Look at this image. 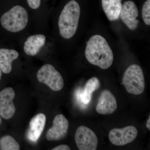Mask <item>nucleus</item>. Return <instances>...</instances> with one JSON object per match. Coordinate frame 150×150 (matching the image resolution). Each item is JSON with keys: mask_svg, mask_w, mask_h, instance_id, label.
Masks as SVG:
<instances>
[{"mask_svg": "<svg viewBox=\"0 0 150 150\" xmlns=\"http://www.w3.org/2000/svg\"><path fill=\"white\" fill-rule=\"evenodd\" d=\"M2 74V71L1 69V68H0V81H1V78Z\"/></svg>", "mask_w": 150, "mask_h": 150, "instance_id": "obj_22", "label": "nucleus"}, {"mask_svg": "<svg viewBox=\"0 0 150 150\" xmlns=\"http://www.w3.org/2000/svg\"><path fill=\"white\" fill-rule=\"evenodd\" d=\"M139 16L138 8L132 1H127L122 5L120 16L127 27L131 30H135L138 27L139 21L137 19Z\"/></svg>", "mask_w": 150, "mask_h": 150, "instance_id": "obj_10", "label": "nucleus"}, {"mask_svg": "<svg viewBox=\"0 0 150 150\" xmlns=\"http://www.w3.org/2000/svg\"><path fill=\"white\" fill-rule=\"evenodd\" d=\"M117 108V103L115 97L112 93L105 90L100 94L96 107V111L103 115L111 114Z\"/></svg>", "mask_w": 150, "mask_h": 150, "instance_id": "obj_11", "label": "nucleus"}, {"mask_svg": "<svg viewBox=\"0 0 150 150\" xmlns=\"http://www.w3.org/2000/svg\"><path fill=\"white\" fill-rule=\"evenodd\" d=\"M0 148L3 150H18L20 147L13 138L7 135L0 139Z\"/></svg>", "mask_w": 150, "mask_h": 150, "instance_id": "obj_17", "label": "nucleus"}, {"mask_svg": "<svg viewBox=\"0 0 150 150\" xmlns=\"http://www.w3.org/2000/svg\"><path fill=\"white\" fill-rule=\"evenodd\" d=\"M69 122L64 115L58 114L53 121V126L47 131L46 138L48 141H58L63 139L67 136Z\"/></svg>", "mask_w": 150, "mask_h": 150, "instance_id": "obj_8", "label": "nucleus"}, {"mask_svg": "<svg viewBox=\"0 0 150 150\" xmlns=\"http://www.w3.org/2000/svg\"><path fill=\"white\" fill-rule=\"evenodd\" d=\"M36 76L40 82L48 86L54 91H59L64 87V83L62 75L52 65H43L38 71Z\"/></svg>", "mask_w": 150, "mask_h": 150, "instance_id": "obj_5", "label": "nucleus"}, {"mask_svg": "<svg viewBox=\"0 0 150 150\" xmlns=\"http://www.w3.org/2000/svg\"><path fill=\"white\" fill-rule=\"evenodd\" d=\"M46 119V115L42 113H38L31 119L28 134L30 141L36 142L39 139L45 127Z\"/></svg>", "mask_w": 150, "mask_h": 150, "instance_id": "obj_12", "label": "nucleus"}, {"mask_svg": "<svg viewBox=\"0 0 150 150\" xmlns=\"http://www.w3.org/2000/svg\"><path fill=\"white\" fill-rule=\"evenodd\" d=\"M85 56L90 64L103 69H108L113 61L112 49L105 38L99 35H93L88 41Z\"/></svg>", "mask_w": 150, "mask_h": 150, "instance_id": "obj_1", "label": "nucleus"}, {"mask_svg": "<svg viewBox=\"0 0 150 150\" xmlns=\"http://www.w3.org/2000/svg\"><path fill=\"white\" fill-rule=\"evenodd\" d=\"M28 13L21 6L17 5L12 8L2 16V26L9 32L17 33L22 31L27 26Z\"/></svg>", "mask_w": 150, "mask_h": 150, "instance_id": "obj_3", "label": "nucleus"}, {"mask_svg": "<svg viewBox=\"0 0 150 150\" xmlns=\"http://www.w3.org/2000/svg\"><path fill=\"white\" fill-rule=\"evenodd\" d=\"M138 134V130L136 127L129 126L122 129H112L109 132L108 137L112 144L123 146L134 141Z\"/></svg>", "mask_w": 150, "mask_h": 150, "instance_id": "obj_7", "label": "nucleus"}, {"mask_svg": "<svg viewBox=\"0 0 150 150\" xmlns=\"http://www.w3.org/2000/svg\"><path fill=\"white\" fill-rule=\"evenodd\" d=\"M75 140L80 150H96L98 145L96 134L86 126H79L75 134Z\"/></svg>", "mask_w": 150, "mask_h": 150, "instance_id": "obj_6", "label": "nucleus"}, {"mask_svg": "<svg viewBox=\"0 0 150 150\" xmlns=\"http://www.w3.org/2000/svg\"><path fill=\"white\" fill-rule=\"evenodd\" d=\"M81 14L79 3L74 0L66 4L60 14L58 21L59 33L64 39H71L77 30Z\"/></svg>", "mask_w": 150, "mask_h": 150, "instance_id": "obj_2", "label": "nucleus"}, {"mask_svg": "<svg viewBox=\"0 0 150 150\" xmlns=\"http://www.w3.org/2000/svg\"><path fill=\"white\" fill-rule=\"evenodd\" d=\"M142 16L145 24L150 25V0H147L143 6Z\"/></svg>", "mask_w": 150, "mask_h": 150, "instance_id": "obj_18", "label": "nucleus"}, {"mask_svg": "<svg viewBox=\"0 0 150 150\" xmlns=\"http://www.w3.org/2000/svg\"><path fill=\"white\" fill-rule=\"evenodd\" d=\"M2 123V119L1 118V116H0V125H1V124Z\"/></svg>", "mask_w": 150, "mask_h": 150, "instance_id": "obj_23", "label": "nucleus"}, {"mask_svg": "<svg viewBox=\"0 0 150 150\" xmlns=\"http://www.w3.org/2000/svg\"><path fill=\"white\" fill-rule=\"evenodd\" d=\"M71 149L69 146L67 145H61L56 146L52 150H70Z\"/></svg>", "mask_w": 150, "mask_h": 150, "instance_id": "obj_20", "label": "nucleus"}, {"mask_svg": "<svg viewBox=\"0 0 150 150\" xmlns=\"http://www.w3.org/2000/svg\"><path fill=\"white\" fill-rule=\"evenodd\" d=\"M100 85L99 80L96 77L92 78L87 81L80 96L81 100L84 104L88 105L90 103L93 93L98 89Z\"/></svg>", "mask_w": 150, "mask_h": 150, "instance_id": "obj_16", "label": "nucleus"}, {"mask_svg": "<svg viewBox=\"0 0 150 150\" xmlns=\"http://www.w3.org/2000/svg\"><path fill=\"white\" fill-rule=\"evenodd\" d=\"M15 96L14 91L11 87L4 89L0 92V116L4 119H10L15 113L13 103Z\"/></svg>", "mask_w": 150, "mask_h": 150, "instance_id": "obj_9", "label": "nucleus"}, {"mask_svg": "<svg viewBox=\"0 0 150 150\" xmlns=\"http://www.w3.org/2000/svg\"><path fill=\"white\" fill-rule=\"evenodd\" d=\"M121 84L129 93L139 95L143 93L145 87L144 73L141 67L137 64L129 66L124 73Z\"/></svg>", "mask_w": 150, "mask_h": 150, "instance_id": "obj_4", "label": "nucleus"}, {"mask_svg": "<svg viewBox=\"0 0 150 150\" xmlns=\"http://www.w3.org/2000/svg\"><path fill=\"white\" fill-rule=\"evenodd\" d=\"M150 115L149 116V118L148 119L147 121L146 122V126L147 128H148L149 130H150Z\"/></svg>", "mask_w": 150, "mask_h": 150, "instance_id": "obj_21", "label": "nucleus"}, {"mask_svg": "<svg viewBox=\"0 0 150 150\" xmlns=\"http://www.w3.org/2000/svg\"><path fill=\"white\" fill-rule=\"evenodd\" d=\"M122 0H101L103 9L110 21H115L120 17Z\"/></svg>", "mask_w": 150, "mask_h": 150, "instance_id": "obj_15", "label": "nucleus"}, {"mask_svg": "<svg viewBox=\"0 0 150 150\" xmlns=\"http://www.w3.org/2000/svg\"><path fill=\"white\" fill-rule=\"evenodd\" d=\"M19 54L14 49L0 48V68L4 74H8L12 70V64L18 59Z\"/></svg>", "mask_w": 150, "mask_h": 150, "instance_id": "obj_14", "label": "nucleus"}, {"mask_svg": "<svg viewBox=\"0 0 150 150\" xmlns=\"http://www.w3.org/2000/svg\"><path fill=\"white\" fill-rule=\"evenodd\" d=\"M27 1L30 7L33 9L39 8L41 4V0H27Z\"/></svg>", "mask_w": 150, "mask_h": 150, "instance_id": "obj_19", "label": "nucleus"}, {"mask_svg": "<svg viewBox=\"0 0 150 150\" xmlns=\"http://www.w3.org/2000/svg\"><path fill=\"white\" fill-rule=\"evenodd\" d=\"M46 41V36L43 34L30 35L25 42L23 46L25 53L28 56H35L45 45Z\"/></svg>", "mask_w": 150, "mask_h": 150, "instance_id": "obj_13", "label": "nucleus"}]
</instances>
